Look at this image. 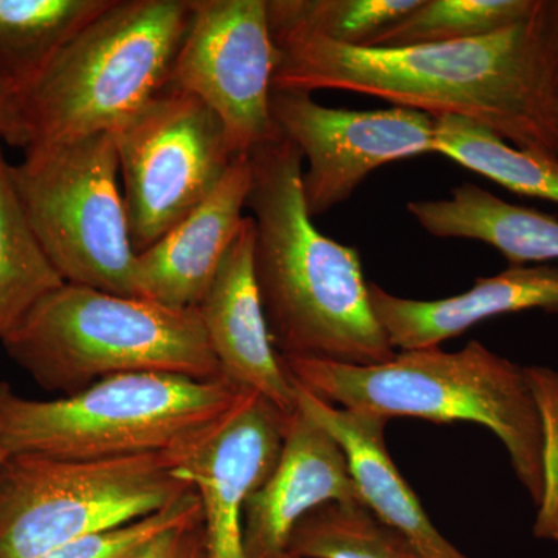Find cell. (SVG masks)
I'll list each match as a JSON object with an SVG mask.
<instances>
[{
	"label": "cell",
	"mask_w": 558,
	"mask_h": 558,
	"mask_svg": "<svg viewBox=\"0 0 558 558\" xmlns=\"http://www.w3.org/2000/svg\"><path fill=\"white\" fill-rule=\"evenodd\" d=\"M171 453L65 459L9 453L0 464V558H39L92 532L168 508L193 486Z\"/></svg>",
	"instance_id": "7"
},
{
	"label": "cell",
	"mask_w": 558,
	"mask_h": 558,
	"mask_svg": "<svg viewBox=\"0 0 558 558\" xmlns=\"http://www.w3.org/2000/svg\"><path fill=\"white\" fill-rule=\"evenodd\" d=\"M282 359V357H281ZM299 387L340 409L432 422H475L508 450L517 478L538 508L543 498V438L524 366L480 341L457 352L439 347L400 351L379 365L282 359Z\"/></svg>",
	"instance_id": "3"
},
{
	"label": "cell",
	"mask_w": 558,
	"mask_h": 558,
	"mask_svg": "<svg viewBox=\"0 0 558 558\" xmlns=\"http://www.w3.org/2000/svg\"><path fill=\"white\" fill-rule=\"evenodd\" d=\"M17 90L0 81V140L21 148L20 123H17Z\"/></svg>",
	"instance_id": "29"
},
{
	"label": "cell",
	"mask_w": 558,
	"mask_h": 558,
	"mask_svg": "<svg viewBox=\"0 0 558 558\" xmlns=\"http://www.w3.org/2000/svg\"><path fill=\"white\" fill-rule=\"evenodd\" d=\"M290 558H421L409 539L365 505L328 502L296 524Z\"/></svg>",
	"instance_id": "23"
},
{
	"label": "cell",
	"mask_w": 558,
	"mask_h": 558,
	"mask_svg": "<svg viewBox=\"0 0 558 558\" xmlns=\"http://www.w3.org/2000/svg\"><path fill=\"white\" fill-rule=\"evenodd\" d=\"M534 17V16H532ZM494 35L409 47L275 40V90H344L436 117L478 121L517 148L558 156V101L534 20Z\"/></svg>",
	"instance_id": "1"
},
{
	"label": "cell",
	"mask_w": 558,
	"mask_h": 558,
	"mask_svg": "<svg viewBox=\"0 0 558 558\" xmlns=\"http://www.w3.org/2000/svg\"><path fill=\"white\" fill-rule=\"evenodd\" d=\"M135 558H207L202 519L172 529Z\"/></svg>",
	"instance_id": "27"
},
{
	"label": "cell",
	"mask_w": 558,
	"mask_h": 558,
	"mask_svg": "<svg viewBox=\"0 0 558 558\" xmlns=\"http://www.w3.org/2000/svg\"><path fill=\"white\" fill-rule=\"evenodd\" d=\"M7 457H9V451L3 449L2 444H0V464H2L3 459H5Z\"/></svg>",
	"instance_id": "30"
},
{
	"label": "cell",
	"mask_w": 558,
	"mask_h": 558,
	"mask_svg": "<svg viewBox=\"0 0 558 558\" xmlns=\"http://www.w3.org/2000/svg\"><path fill=\"white\" fill-rule=\"evenodd\" d=\"M0 146V343L64 279L40 247Z\"/></svg>",
	"instance_id": "21"
},
{
	"label": "cell",
	"mask_w": 558,
	"mask_h": 558,
	"mask_svg": "<svg viewBox=\"0 0 558 558\" xmlns=\"http://www.w3.org/2000/svg\"><path fill=\"white\" fill-rule=\"evenodd\" d=\"M10 172L33 233L64 282L137 296L112 134L33 146Z\"/></svg>",
	"instance_id": "8"
},
{
	"label": "cell",
	"mask_w": 558,
	"mask_h": 558,
	"mask_svg": "<svg viewBox=\"0 0 558 558\" xmlns=\"http://www.w3.org/2000/svg\"><path fill=\"white\" fill-rule=\"evenodd\" d=\"M328 502L363 505L340 444L299 407L286 421L274 472L245 505V558H290L296 524Z\"/></svg>",
	"instance_id": "13"
},
{
	"label": "cell",
	"mask_w": 558,
	"mask_h": 558,
	"mask_svg": "<svg viewBox=\"0 0 558 558\" xmlns=\"http://www.w3.org/2000/svg\"><path fill=\"white\" fill-rule=\"evenodd\" d=\"M189 31L170 86L208 106L233 153L252 154L281 137L270 100L281 51L271 38L267 0H190Z\"/></svg>",
	"instance_id": "10"
},
{
	"label": "cell",
	"mask_w": 558,
	"mask_h": 558,
	"mask_svg": "<svg viewBox=\"0 0 558 558\" xmlns=\"http://www.w3.org/2000/svg\"><path fill=\"white\" fill-rule=\"evenodd\" d=\"M295 387L300 409L340 444L363 505L377 519L409 539L421 558H469L429 521L413 488L392 462L385 440L387 418L330 405Z\"/></svg>",
	"instance_id": "17"
},
{
	"label": "cell",
	"mask_w": 558,
	"mask_h": 558,
	"mask_svg": "<svg viewBox=\"0 0 558 558\" xmlns=\"http://www.w3.org/2000/svg\"><path fill=\"white\" fill-rule=\"evenodd\" d=\"M250 160L253 266L278 354L355 366L395 357L374 314L359 250L325 236L307 211L299 148L281 135Z\"/></svg>",
	"instance_id": "2"
},
{
	"label": "cell",
	"mask_w": 558,
	"mask_h": 558,
	"mask_svg": "<svg viewBox=\"0 0 558 558\" xmlns=\"http://www.w3.org/2000/svg\"><path fill=\"white\" fill-rule=\"evenodd\" d=\"M190 0H112L17 94L21 148L113 134L170 86Z\"/></svg>",
	"instance_id": "4"
},
{
	"label": "cell",
	"mask_w": 558,
	"mask_h": 558,
	"mask_svg": "<svg viewBox=\"0 0 558 558\" xmlns=\"http://www.w3.org/2000/svg\"><path fill=\"white\" fill-rule=\"evenodd\" d=\"M542 421L543 498L534 535L558 543V373L545 366H524Z\"/></svg>",
	"instance_id": "26"
},
{
	"label": "cell",
	"mask_w": 558,
	"mask_h": 558,
	"mask_svg": "<svg viewBox=\"0 0 558 558\" xmlns=\"http://www.w3.org/2000/svg\"><path fill=\"white\" fill-rule=\"evenodd\" d=\"M422 0H267L271 38H322L368 47Z\"/></svg>",
	"instance_id": "22"
},
{
	"label": "cell",
	"mask_w": 558,
	"mask_h": 558,
	"mask_svg": "<svg viewBox=\"0 0 558 558\" xmlns=\"http://www.w3.org/2000/svg\"><path fill=\"white\" fill-rule=\"evenodd\" d=\"M247 389L219 377L161 373L108 377L76 395L27 399L0 380V444L9 453L112 459L196 446Z\"/></svg>",
	"instance_id": "6"
},
{
	"label": "cell",
	"mask_w": 558,
	"mask_h": 558,
	"mask_svg": "<svg viewBox=\"0 0 558 558\" xmlns=\"http://www.w3.org/2000/svg\"><path fill=\"white\" fill-rule=\"evenodd\" d=\"M2 344L39 387L61 398L121 374L223 377L197 310L68 282L44 296Z\"/></svg>",
	"instance_id": "5"
},
{
	"label": "cell",
	"mask_w": 558,
	"mask_h": 558,
	"mask_svg": "<svg viewBox=\"0 0 558 558\" xmlns=\"http://www.w3.org/2000/svg\"><path fill=\"white\" fill-rule=\"evenodd\" d=\"M112 135L135 255L189 218L236 157L219 117L171 86Z\"/></svg>",
	"instance_id": "9"
},
{
	"label": "cell",
	"mask_w": 558,
	"mask_h": 558,
	"mask_svg": "<svg viewBox=\"0 0 558 558\" xmlns=\"http://www.w3.org/2000/svg\"><path fill=\"white\" fill-rule=\"evenodd\" d=\"M112 0H0V81L24 90Z\"/></svg>",
	"instance_id": "19"
},
{
	"label": "cell",
	"mask_w": 558,
	"mask_h": 558,
	"mask_svg": "<svg viewBox=\"0 0 558 558\" xmlns=\"http://www.w3.org/2000/svg\"><path fill=\"white\" fill-rule=\"evenodd\" d=\"M269 400L247 391L196 446L178 458L202 506L207 558H245L244 510L277 465L286 421Z\"/></svg>",
	"instance_id": "12"
},
{
	"label": "cell",
	"mask_w": 558,
	"mask_h": 558,
	"mask_svg": "<svg viewBox=\"0 0 558 558\" xmlns=\"http://www.w3.org/2000/svg\"><path fill=\"white\" fill-rule=\"evenodd\" d=\"M250 186L252 160L241 154L189 218L137 255V296L172 310H197L240 233Z\"/></svg>",
	"instance_id": "15"
},
{
	"label": "cell",
	"mask_w": 558,
	"mask_h": 558,
	"mask_svg": "<svg viewBox=\"0 0 558 558\" xmlns=\"http://www.w3.org/2000/svg\"><path fill=\"white\" fill-rule=\"evenodd\" d=\"M270 110L307 160L303 194L312 219L347 202L384 165L435 154V119L418 110L328 108L306 92L275 89Z\"/></svg>",
	"instance_id": "11"
},
{
	"label": "cell",
	"mask_w": 558,
	"mask_h": 558,
	"mask_svg": "<svg viewBox=\"0 0 558 558\" xmlns=\"http://www.w3.org/2000/svg\"><path fill=\"white\" fill-rule=\"evenodd\" d=\"M435 154L520 196L558 205V156L510 146L478 121L436 117Z\"/></svg>",
	"instance_id": "20"
},
{
	"label": "cell",
	"mask_w": 558,
	"mask_h": 558,
	"mask_svg": "<svg viewBox=\"0 0 558 558\" xmlns=\"http://www.w3.org/2000/svg\"><path fill=\"white\" fill-rule=\"evenodd\" d=\"M407 209L428 234L484 242L509 266L558 259V219L495 196L475 183L451 190L449 199L411 201Z\"/></svg>",
	"instance_id": "18"
},
{
	"label": "cell",
	"mask_w": 558,
	"mask_h": 558,
	"mask_svg": "<svg viewBox=\"0 0 558 558\" xmlns=\"http://www.w3.org/2000/svg\"><path fill=\"white\" fill-rule=\"evenodd\" d=\"M538 0H422L368 47L457 43L494 35L531 20Z\"/></svg>",
	"instance_id": "24"
},
{
	"label": "cell",
	"mask_w": 558,
	"mask_h": 558,
	"mask_svg": "<svg viewBox=\"0 0 558 558\" xmlns=\"http://www.w3.org/2000/svg\"><path fill=\"white\" fill-rule=\"evenodd\" d=\"M369 296L396 351L439 347L499 315L531 310L558 314V266H509L495 277L476 279L468 292L444 300L400 299L374 282Z\"/></svg>",
	"instance_id": "16"
},
{
	"label": "cell",
	"mask_w": 558,
	"mask_h": 558,
	"mask_svg": "<svg viewBox=\"0 0 558 558\" xmlns=\"http://www.w3.org/2000/svg\"><path fill=\"white\" fill-rule=\"evenodd\" d=\"M255 238V220L245 216L197 314L222 376L290 416L299 395L264 315L253 266Z\"/></svg>",
	"instance_id": "14"
},
{
	"label": "cell",
	"mask_w": 558,
	"mask_h": 558,
	"mask_svg": "<svg viewBox=\"0 0 558 558\" xmlns=\"http://www.w3.org/2000/svg\"><path fill=\"white\" fill-rule=\"evenodd\" d=\"M201 519V499L193 488L159 512L120 526L92 532L39 558H135L161 535Z\"/></svg>",
	"instance_id": "25"
},
{
	"label": "cell",
	"mask_w": 558,
	"mask_h": 558,
	"mask_svg": "<svg viewBox=\"0 0 558 558\" xmlns=\"http://www.w3.org/2000/svg\"><path fill=\"white\" fill-rule=\"evenodd\" d=\"M532 20L537 32L550 89L558 101V0H538Z\"/></svg>",
	"instance_id": "28"
}]
</instances>
